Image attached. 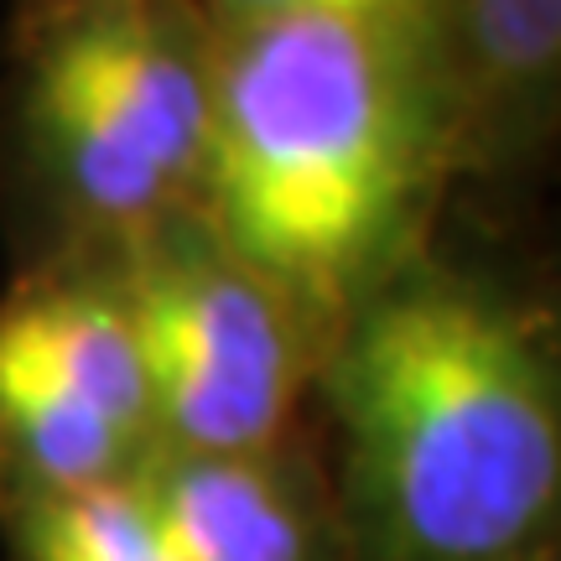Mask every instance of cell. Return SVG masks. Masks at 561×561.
<instances>
[{
    "label": "cell",
    "instance_id": "6da1fadb",
    "mask_svg": "<svg viewBox=\"0 0 561 561\" xmlns=\"http://www.w3.org/2000/svg\"><path fill=\"white\" fill-rule=\"evenodd\" d=\"M348 561H536L557 551L561 364L551 318L416 255L328 339Z\"/></svg>",
    "mask_w": 561,
    "mask_h": 561
},
{
    "label": "cell",
    "instance_id": "7a4b0ae2",
    "mask_svg": "<svg viewBox=\"0 0 561 561\" xmlns=\"http://www.w3.org/2000/svg\"><path fill=\"white\" fill-rule=\"evenodd\" d=\"M437 16H286L214 26L203 219L333 333L421 255L458 172Z\"/></svg>",
    "mask_w": 561,
    "mask_h": 561
},
{
    "label": "cell",
    "instance_id": "3957f363",
    "mask_svg": "<svg viewBox=\"0 0 561 561\" xmlns=\"http://www.w3.org/2000/svg\"><path fill=\"white\" fill-rule=\"evenodd\" d=\"M11 125L62 250L203 203L214 26L198 0H21Z\"/></svg>",
    "mask_w": 561,
    "mask_h": 561
},
{
    "label": "cell",
    "instance_id": "277c9868",
    "mask_svg": "<svg viewBox=\"0 0 561 561\" xmlns=\"http://www.w3.org/2000/svg\"><path fill=\"white\" fill-rule=\"evenodd\" d=\"M100 255L136 328L151 447L265 453L291 442L333 339L297 297L240 261L203 208Z\"/></svg>",
    "mask_w": 561,
    "mask_h": 561
},
{
    "label": "cell",
    "instance_id": "5b68a950",
    "mask_svg": "<svg viewBox=\"0 0 561 561\" xmlns=\"http://www.w3.org/2000/svg\"><path fill=\"white\" fill-rule=\"evenodd\" d=\"M130 483L178 561H348L328 473L291 442L265 453L151 447Z\"/></svg>",
    "mask_w": 561,
    "mask_h": 561
},
{
    "label": "cell",
    "instance_id": "8992f818",
    "mask_svg": "<svg viewBox=\"0 0 561 561\" xmlns=\"http://www.w3.org/2000/svg\"><path fill=\"white\" fill-rule=\"evenodd\" d=\"M16 561H178L136 483H94L0 515Z\"/></svg>",
    "mask_w": 561,
    "mask_h": 561
},
{
    "label": "cell",
    "instance_id": "52a82bcc",
    "mask_svg": "<svg viewBox=\"0 0 561 561\" xmlns=\"http://www.w3.org/2000/svg\"><path fill=\"white\" fill-rule=\"evenodd\" d=\"M208 26H255L286 16H437V0H198Z\"/></svg>",
    "mask_w": 561,
    "mask_h": 561
},
{
    "label": "cell",
    "instance_id": "ba28073f",
    "mask_svg": "<svg viewBox=\"0 0 561 561\" xmlns=\"http://www.w3.org/2000/svg\"><path fill=\"white\" fill-rule=\"evenodd\" d=\"M536 561H557V551H546V557H536Z\"/></svg>",
    "mask_w": 561,
    "mask_h": 561
}]
</instances>
